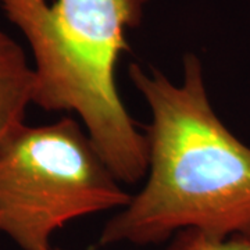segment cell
Here are the masks:
<instances>
[{"label": "cell", "mask_w": 250, "mask_h": 250, "mask_svg": "<svg viewBox=\"0 0 250 250\" xmlns=\"http://www.w3.org/2000/svg\"><path fill=\"white\" fill-rule=\"evenodd\" d=\"M129 78L152 116L147 179L99 245H159L187 229L250 238V147L215 114L199 57L185 54L181 85L139 64L129 65Z\"/></svg>", "instance_id": "1"}, {"label": "cell", "mask_w": 250, "mask_h": 250, "mask_svg": "<svg viewBox=\"0 0 250 250\" xmlns=\"http://www.w3.org/2000/svg\"><path fill=\"white\" fill-rule=\"evenodd\" d=\"M149 0H0L25 36L35 60L32 103L74 111L117 179L147 174L149 142L126 111L116 65L126 31L141 25Z\"/></svg>", "instance_id": "2"}, {"label": "cell", "mask_w": 250, "mask_h": 250, "mask_svg": "<svg viewBox=\"0 0 250 250\" xmlns=\"http://www.w3.org/2000/svg\"><path fill=\"white\" fill-rule=\"evenodd\" d=\"M131 196L71 117L18 125L0 141V232L24 250L83 215L123 208Z\"/></svg>", "instance_id": "3"}, {"label": "cell", "mask_w": 250, "mask_h": 250, "mask_svg": "<svg viewBox=\"0 0 250 250\" xmlns=\"http://www.w3.org/2000/svg\"><path fill=\"white\" fill-rule=\"evenodd\" d=\"M34 88L35 71L29 67L25 52L13 38L0 31V141L24 124Z\"/></svg>", "instance_id": "4"}, {"label": "cell", "mask_w": 250, "mask_h": 250, "mask_svg": "<svg viewBox=\"0 0 250 250\" xmlns=\"http://www.w3.org/2000/svg\"><path fill=\"white\" fill-rule=\"evenodd\" d=\"M168 250H250V238H215L199 231L187 229L174 235Z\"/></svg>", "instance_id": "5"}, {"label": "cell", "mask_w": 250, "mask_h": 250, "mask_svg": "<svg viewBox=\"0 0 250 250\" xmlns=\"http://www.w3.org/2000/svg\"><path fill=\"white\" fill-rule=\"evenodd\" d=\"M46 250H50V249H46Z\"/></svg>", "instance_id": "6"}]
</instances>
